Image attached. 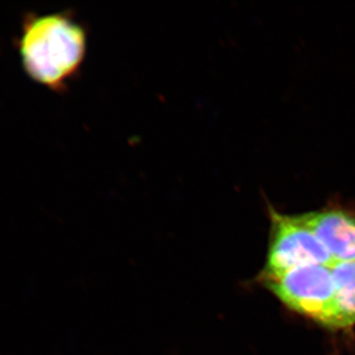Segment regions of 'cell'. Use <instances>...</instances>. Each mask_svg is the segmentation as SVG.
I'll return each mask as SVG.
<instances>
[{
    "label": "cell",
    "mask_w": 355,
    "mask_h": 355,
    "mask_svg": "<svg viewBox=\"0 0 355 355\" xmlns=\"http://www.w3.org/2000/svg\"><path fill=\"white\" fill-rule=\"evenodd\" d=\"M15 46L25 73L34 83L62 94L85 62L87 28L71 10L27 12Z\"/></svg>",
    "instance_id": "1"
},
{
    "label": "cell",
    "mask_w": 355,
    "mask_h": 355,
    "mask_svg": "<svg viewBox=\"0 0 355 355\" xmlns=\"http://www.w3.org/2000/svg\"><path fill=\"white\" fill-rule=\"evenodd\" d=\"M258 279L289 309L336 331L335 282L331 266H300L279 275H260Z\"/></svg>",
    "instance_id": "2"
},
{
    "label": "cell",
    "mask_w": 355,
    "mask_h": 355,
    "mask_svg": "<svg viewBox=\"0 0 355 355\" xmlns=\"http://www.w3.org/2000/svg\"><path fill=\"white\" fill-rule=\"evenodd\" d=\"M270 241L265 268L261 275H273L310 265L333 266L322 242L301 214H282L270 207Z\"/></svg>",
    "instance_id": "3"
},
{
    "label": "cell",
    "mask_w": 355,
    "mask_h": 355,
    "mask_svg": "<svg viewBox=\"0 0 355 355\" xmlns=\"http://www.w3.org/2000/svg\"><path fill=\"white\" fill-rule=\"evenodd\" d=\"M334 263L355 261V214L340 207H328L301 214Z\"/></svg>",
    "instance_id": "4"
},
{
    "label": "cell",
    "mask_w": 355,
    "mask_h": 355,
    "mask_svg": "<svg viewBox=\"0 0 355 355\" xmlns=\"http://www.w3.org/2000/svg\"><path fill=\"white\" fill-rule=\"evenodd\" d=\"M336 291V331L355 326V261L331 266Z\"/></svg>",
    "instance_id": "5"
}]
</instances>
